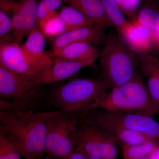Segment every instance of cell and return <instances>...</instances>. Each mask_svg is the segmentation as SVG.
Instances as JSON below:
<instances>
[{
	"label": "cell",
	"instance_id": "obj_18",
	"mask_svg": "<svg viewBox=\"0 0 159 159\" xmlns=\"http://www.w3.org/2000/svg\"><path fill=\"white\" fill-rule=\"evenodd\" d=\"M45 39L43 33L35 26L28 35V39L21 47L29 54L39 59H48L50 56L45 53Z\"/></svg>",
	"mask_w": 159,
	"mask_h": 159
},
{
	"label": "cell",
	"instance_id": "obj_6",
	"mask_svg": "<svg viewBox=\"0 0 159 159\" xmlns=\"http://www.w3.org/2000/svg\"><path fill=\"white\" fill-rule=\"evenodd\" d=\"M80 121L77 114L60 110L48 118L45 140L48 155L55 159H63L75 150Z\"/></svg>",
	"mask_w": 159,
	"mask_h": 159
},
{
	"label": "cell",
	"instance_id": "obj_31",
	"mask_svg": "<svg viewBox=\"0 0 159 159\" xmlns=\"http://www.w3.org/2000/svg\"><path fill=\"white\" fill-rule=\"evenodd\" d=\"M115 1L117 3V4L119 5V6H121V4H122L123 0H115Z\"/></svg>",
	"mask_w": 159,
	"mask_h": 159
},
{
	"label": "cell",
	"instance_id": "obj_14",
	"mask_svg": "<svg viewBox=\"0 0 159 159\" xmlns=\"http://www.w3.org/2000/svg\"><path fill=\"white\" fill-rule=\"evenodd\" d=\"M136 55L143 76L142 77L145 78L149 93L157 105L159 99V58L150 52Z\"/></svg>",
	"mask_w": 159,
	"mask_h": 159
},
{
	"label": "cell",
	"instance_id": "obj_21",
	"mask_svg": "<svg viewBox=\"0 0 159 159\" xmlns=\"http://www.w3.org/2000/svg\"><path fill=\"white\" fill-rule=\"evenodd\" d=\"M159 142L152 140L136 145L123 144L122 154L124 159H142L148 157L159 145Z\"/></svg>",
	"mask_w": 159,
	"mask_h": 159
},
{
	"label": "cell",
	"instance_id": "obj_23",
	"mask_svg": "<svg viewBox=\"0 0 159 159\" xmlns=\"http://www.w3.org/2000/svg\"><path fill=\"white\" fill-rule=\"evenodd\" d=\"M136 21L154 32L159 31V11L150 7L139 10Z\"/></svg>",
	"mask_w": 159,
	"mask_h": 159
},
{
	"label": "cell",
	"instance_id": "obj_12",
	"mask_svg": "<svg viewBox=\"0 0 159 159\" xmlns=\"http://www.w3.org/2000/svg\"><path fill=\"white\" fill-rule=\"evenodd\" d=\"M105 28L97 24L72 29L54 36L52 39L53 50L74 43L84 42L95 44L105 43Z\"/></svg>",
	"mask_w": 159,
	"mask_h": 159
},
{
	"label": "cell",
	"instance_id": "obj_9",
	"mask_svg": "<svg viewBox=\"0 0 159 159\" xmlns=\"http://www.w3.org/2000/svg\"><path fill=\"white\" fill-rule=\"evenodd\" d=\"M116 142L112 137L96 125L80 121L77 125L75 149L81 151L90 157L117 159Z\"/></svg>",
	"mask_w": 159,
	"mask_h": 159
},
{
	"label": "cell",
	"instance_id": "obj_8",
	"mask_svg": "<svg viewBox=\"0 0 159 159\" xmlns=\"http://www.w3.org/2000/svg\"><path fill=\"white\" fill-rule=\"evenodd\" d=\"M53 61L51 57L39 59L31 56L16 42L1 43L0 64L29 80L44 71Z\"/></svg>",
	"mask_w": 159,
	"mask_h": 159
},
{
	"label": "cell",
	"instance_id": "obj_1",
	"mask_svg": "<svg viewBox=\"0 0 159 159\" xmlns=\"http://www.w3.org/2000/svg\"><path fill=\"white\" fill-rule=\"evenodd\" d=\"M57 111H0V133L14 143L24 159H42L46 153V122Z\"/></svg>",
	"mask_w": 159,
	"mask_h": 159
},
{
	"label": "cell",
	"instance_id": "obj_27",
	"mask_svg": "<svg viewBox=\"0 0 159 159\" xmlns=\"http://www.w3.org/2000/svg\"><path fill=\"white\" fill-rule=\"evenodd\" d=\"M141 0H123L119 6L122 11L131 18L135 15L139 8Z\"/></svg>",
	"mask_w": 159,
	"mask_h": 159
},
{
	"label": "cell",
	"instance_id": "obj_7",
	"mask_svg": "<svg viewBox=\"0 0 159 159\" xmlns=\"http://www.w3.org/2000/svg\"><path fill=\"white\" fill-rule=\"evenodd\" d=\"M78 116L81 121L97 127L112 126L136 131L159 142V123L153 117L100 109Z\"/></svg>",
	"mask_w": 159,
	"mask_h": 159
},
{
	"label": "cell",
	"instance_id": "obj_5",
	"mask_svg": "<svg viewBox=\"0 0 159 159\" xmlns=\"http://www.w3.org/2000/svg\"><path fill=\"white\" fill-rule=\"evenodd\" d=\"M25 77L0 64V111L31 110L47 105L48 93L41 86L29 89Z\"/></svg>",
	"mask_w": 159,
	"mask_h": 159
},
{
	"label": "cell",
	"instance_id": "obj_34",
	"mask_svg": "<svg viewBox=\"0 0 159 159\" xmlns=\"http://www.w3.org/2000/svg\"><path fill=\"white\" fill-rule=\"evenodd\" d=\"M4 1H13V0H2Z\"/></svg>",
	"mask_w": 159,
	"mask_h": 159
},
{
	"label": "cell",
	"instance_id": "obj_11",
	"mask_svg": "<svg viewBox=\"0 0 159 159\" xmlns=\"http://www.w3.org/2000/svg\"><path fill=\"white\" fill-rule=\"evenodd\" d=\"M39 0H20L13 3L11 10L12 31L16 42L19 43L23 37L28 35L37 24V6Z\"/></svg>",
	"mask_w": 159,
	"mask_h": 159
},
{
	"label": "cell",
	"instance_id": "obj_15",
	"mask_svg": "<svg viewBox=\"0 0 159 159\" xmlns=\"http://www.w3.org/2000/svg\"><path fill=\"white\" fill-rule=\"evenodd\" d=\"M52 54L57 58L71 61L97 60L99 55L98 50L93 44L84 42L72 43L53 50Z\"/></svg>",
	"mask_w": 159,
	"mask_h": 159
},
{
	"label": "cell",
	"instance_id": "obj_29",
	"mask_svg": "<svg viewBox=\"0 0 159 159\" xmlns=\"http://www.w3.org/2000/svg\"><path fill=\"white\" fill-rule=\"evenodd\" d=\"M151 155L155 159H159V145L152 153Z\"/></svg>",
	"mask_w": 159,
	"mask_h": 159
},
{
	"label": "cell",
	"instance_id": "obj_2",
	"mask_svg": "<svg viewBox=\"0 0 159 159\" xmlns=\"http://www.w3.org/2000/svg\"><path fill=\"white\" fill-rule=\"evenodd\" d=\"M95 109L152 117L159 113V107L145 80L139 73L125 84L110 90L93 106L91 110Z\"/></svg>",
	"mask_w": 159,
	"mask_h": 159
},
{
	"label": "cell",
	"instance_id": "obj_16",
	"mask_svg": "<svg viewBox=\"0 0 159 159\" xmlns=\"http://www.w3.org/2000/svg\"><path fill=\"white\" fill-rule=\"evenodd\" d=\"M95 24L106 27H112L106 14L102 0H64Z\"/></svg>",
	"mask_w": 159,
	"mask_h": 159
},
{
	"label": "cell",
	"instance_id": "obj_22",
	"mask_svg": "<svg viewBox=\"0 0 159 159\" xmlns=\"http://www.w3.org/2000/svg\"><path fill=\"white\" fill-rule=\"evenodd\" d=\"M64 0H39L37 6V25L41 31L45 23L56 13Z\"/></svg>",
	"mask_w": 159,
	"mask_h": 159
},
{
	"label": "cell",
	"instance_id": "obj_35",
	"mask_svg": "<svg viewBox=\"0 0 159 159\" xmlns=\"http://www.w3.org/2000/svg\"><path fill=\"white\" fill-rule=\"evenodd\" d=\"M157 106H158V107H159V100H158V102Z\"/></svg>",
	"mask_w": 159,
	"mask_h": 159
},
{
	"label": "cell",
	"instance_id": "obj_33",
	"mask_svg": "<svg viewBox=\"0 0 159 159\" xmlns=\"http://www.w3.org/2000/svg\"><path fill=\"white\" fill-rule=\"evenodd\" d=\"M91 159H104L101 158H91Z\"/></svg>",
	"mask_w": 159,
	"mask_h": 159
},
{
	"label": "cell",
	"instance_id": "obj_4",
	"mask_svg": "<svg viewBox=\"0 0 159 159\" xmlns=\"http://www.w3.org/2000/svg\"><path fill=\"white\" fill-rule=\"evenodd\" d=\"M104 43L100 56L99 78L110 90L130 80L138 73L139 64L136 55L122 38L107 35Z\"/></svg>",
	"mask_w": 159,
	"mask_h": 159
},
{
	"label": "cell",
	"instance_id": "obj_3",
	"mask_svg": "<svg viewBox=\"0 0 159 159\" xmlns=\"http://www.w3.org/2000/svg\"><path fill=\"white\" fill-rule=\"evenodd\" d=\"M109 89L99 78H77L55 88L47 95V105L78 115L89 111Z\"/></svg>",
	"mask_w": 159,
	"mask_h": 159
},
{
	"label": "cell",
	"instance_id": "obj_32",
	"mask_svg": "<svg viewBox=\"0 0 159 159\" xmlns=\"http://www.w3.org/2000/svg\"><path fill=\"white\" fill-rule=\"evenodd\" d=\"M45 159H55L54 158L52 157L49 156L48 155V157Z\"/></svg>",
	"mask_w": 159,
	"mask_h": 159
},
{
	"label": "cell",
	"instance_id": "obj_20",
	"mask_svg": "<svg viewBox=\"0 0 159 159\" xmlns=\"http://www.w3.org/2000/svg\"><path fill=\"white\" fill-rule=\"evenodd\" d=\"M106 14L112 27L121 34L130 26L131 23L125 18L119 5L115 0H102Z\"/></svg>",
	"mask_w": 159,
	"mask_h": 159
},
{
	"label": "cell",
	"instance_id": "obj_17",
	"mask_svg": "<svg viewBox=\"0 0 159 159\" xmlns=\"http://www.w3.org/2000/svg\"><path fill=\"white\" fill-rule=\"evenodd\" d=\"M99 128L112 137L117 142L119 141L125 145H139L151 140H155L142 133L126 129L112 126H102Z\"/></svg>",
	"mask_w": 159,
	"mask_h": 159
},
{
	"label": "cell",
	"instance_id": "obj_24",
	"mask_svg": "<svg viewBox=\"0 0 159 159\" xmlns=\"http://www.w3.org/2000/svg\"><path fill=\"white\" fill-rule=\"evenodd\" d=\"M22 157L14 143L0 133V159H22Z\"/></svg>",
	"mask_w": 159,
	"mask_h": 159
},
{
	"label": "cell",
	"instance_id": "obj_13",
	"mask_svg": "<svg viewBox=\"0 0 159 159\" xmlns=\"http://www.w3.org/2000/svg\"><path fill=\"white\" fill-rule=\"evenodd\" d=\"M129 48L135 54L150 52L156 45L154 32L136 21L120 34Z\"/></svg>",
	"mask_w": 159,
	"mask_h": 159
},
{
	"label": "cell",
	"instance_id": "obj_28",
	"mask_svg": "<svg viewBox=\"0 0 159 159\" xmlns=\"http://www.w3.org/2000/svg\"><path fill=\"white\" fill-rule=\"evenodd\" d=\"M63 159H91V158L84 152L78 149L75 150Z\"/></svg>",
	"mask_w": 159,
	"mask_h": 159
},
{
	"label": "cell",
	"instance_id": "obj_25",
	"mask_svg": "<svg viewBox=\"0 0 159 159\" xmlns=\"http://www.w3.org/2000/svg\"><path fill=\"white\" fill-rule=\"evenodd\" d=\"M68 31L66 27L61 20L58 17L57 12L45 24L42 32L45 36L54 37Z\"/></svg>",
	"mask_w": 159,
	"mask_h": 159
},
{
	"label": "cell",
	"instance_id": "obj_19",
	"mask_svg": "<svg viewBox=\"0 0 159 159\" xmlns=\"http://www.w3.org/2000/svg\"><path fill=\"white\" fill-rule=\"evenodd\" d=\"M57 14L68 31L95 24L79 10L70 6L62 7Z\"/></svg>",
	"mask_w": 159,
	"mask_h": 159
},
{
	"label": "cell",
	"instance_id": "obj_30",
	"mask_svg": "<svg viewBox=\"0 0 159 159\" xmlns=\"http://www.w3.org/2000/svg\"><path fill=\"white\" fill-rule=\"evenodd\" d=\"M155 40L157 46L159 48V31L157 32H154Z\"/></svg>",
	"mask_w": 159,
	"mask_h": 159
},
{
	"label": "cell",
	"instance_id": "obj_26",
	"mask_svg": "<svg viewBox=\"0 0 159 159\" xmlns=\"http://www.w3.org/2000/svg\"><path fill=\"white\" fill-rule=\"evenodd\" d=\"M12 30L11 20L9 18L6 11L1 9L0 11V37L1 39L6 38L11 30Z\"/></svg>",
	"mask_w": 159,
	"mask_h": 159
},
{
	"label": "cell",
	"instance_id": "obj_36",
	"mask_svg": "<svg viewBox=\"0 0 159 159\" xmlns=\"http://www.w3.org/2000/svg\"><path fill=\"white\" fill-rule=\"evenodd\" d=\"M148 157L142 159H149V157Z\"/></svg>",
	"mask_w": 159,
	"mask_h": 159
},
{
	"label": "cell",
	"instance_id": "obj_10",
	"mask_svg": "<svg viewBox=\"0 0 159 159\" xmlns=\"http://www.w3.org/2000/svg\"><path fill=\"white\" fill-rule=\"evenodd\" d=\"M96 59L71 61L57 58L44 71L29 80L27 86L34 89L46 84L60 81L74 76L81 70L93 65Z\"/></svg>",
	"mask_w": 159,
	"mask_h": 159
}]
</instances>
